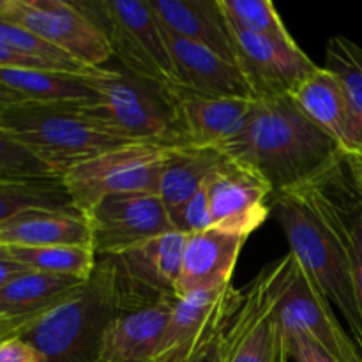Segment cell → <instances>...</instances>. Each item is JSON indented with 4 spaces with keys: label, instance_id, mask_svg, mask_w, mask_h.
<instances>
[{
    "label": "cell",
    "instance_id": "cell-34",
    "mask_svg": "<svg viewBox=\"0 0 362 362\" xmlns=\"http://www.w3.org/2000/svg\"><path fill=\"white\" fill-rule=\"evenodd\" d=\"M288 352L296 362H339L331 352L318 345L304 332H293L286 336Z\"/></svg>",
    "mask_w": 362,
    "mask_h": 362
},
{
    "label": "cell",
    "instance_id": "cell-37",
    "mask_svg": "<svg viewBox=\"0 0 362 362\" xmlns=\"http://www.w3.org/2000/svg\"><path fill=\"white\" fill-rule=\"evenodd\" d=\"M345 168L349 172L354 189H356V193L359 194V198L362 200V147L356 154L345 158Z\"/></svg>",
    "mask_w": 362,
    "mask_h": 362
},
{
    "label": "cell",
    "instance_id": "cell-22",
    "mask_svg": "<svg viewBox=\"0 0 362 362\" xmlns=\"http://www.w3.org/2000/svg\"><path fill=\"white\" fill-rule=\"evenodd\" d=\"M151 6L165 32L237 64L228 20L218 0H151Z\"/></svg>",
    "mask_w": 362,
    "mask_h": 362
},
{
    "label": "cell",
    "instance_id": "cell-28",
    "mask_svg": "<svg viewBox=\"0 0 362 362\" xmlns=\"http://www.w3.org/2000/svg\"><path fill=\"white\" fill-rule=\"evenodd\" d=\"M35 209H74L62 179L0 177V225Z\"/></svg>",
    "mask_w": 362,
    "mask_h": 362
},
{
    "label": "cell",
    "instance_id": "cell-17",
    "mask_svg": "<svg viewBox=\"0 0 362 362\" xmlns=\"http://www.w3.org/2000/svg\"><path fill=\"white\" fill-rule=\"evenodd\" d=\"M292 193L299 194L345 244L362 322V200L350 182L345 163L324 179Z\"/></svg>",
    "mask_w": 362,
    "mask_h": 362
},
{
    "label": "cell",
    "instance_id": "cell-38",
    "mask_svg": "<svg viewBox=\"0 0 362 362\" xmlns=\"http://www.w3.org/2000/svg\"><path fill=\"white\" fill-rule=\"evenodd\" d=\"M27 271L28 269L21 267L16 262H11L7 260V258L0 257V290H2L7 283H11L14 278H18V276L23 274V272Z\"/></svg>",
    "mask_w": 362,
    "mask_h": 362
},
{
    "label": "cell",
    "instance_id": "cell-12",
    "mask_svg": "<svg viewBox=\"0 0 362 362\" xmlns=\"http://www.w3.org/2000/svg\"><path fill=\"white\" fill-rule=\"evenodd\" d=\"M85 216L90 225L92 247L98 260L172 232L168 211L156 193L108 197Z\"/></svg>",
    "mask_w": 362,
    "mask_h": 362
},
{
    "label": "cell",
    "instance_id": "cell-7",
    "mask_svg": "<svg viewBox=\"0 0 362 362\" xmlns=\"http://www.w3.org/2000/svg\"><path fill=\"white\" fill-rule=\"evenodd\" d=\"M175 145L129 141L117 145L66 170L62 182L73 207L88 212L115 194L156 193L163 170Z\"/></svg>",
    "mask_w": 362,
    "mask_h": 362
},
{
    "label": "cell",
    "instance_id": "cell-35",
    "mask_svg": "<svg viewBox=\"0 0 362 362\" xmlns=\"http://www.w3.org/2000/svg\"><path fill=\"white\" fill-rule=\"evenodd\" d=\"M0 362H45L42 356L25 339L7 338L0 341Z\"/></svg>",
    "mask_w": 362,
    "mask_h": 362
},
{
    "label": "cell",
    "instance_id": "cell-14",
    "mask_svg": "<svg viewBox=\"0 0 362 362\" xmlns=\"http://www.w3.org/2000/svg\"><path fill=\"white\" fill-rule=\"evenodd\" d=\"M180 145L223 148L246 126L257 99L207 98L173 85L159 88Z\"/></svg>",
    "mask_w": 362,
    "mask_h": 362
},
{
    "label": "cell",
    "instance_id": "cell-19",
    "mask_svg": "<svg viewBox=\"0 0 362 362\" xmlns=\"http://www.w3.org/2000/svg\"><path fill=\"white\" fill-rule=\"evenodd\" d=\"M165 34L179 87L207 98L255 99L253 90L237 64L205 46L175 37L168 32Z\"/></svg>",
    "mask_w": 362,
    "mask_h": 362
},
{
    "label": "cell",
    "instance_id": "cell-21",
    "mask_svg": "<svg viewBox=\"0 0 362 362\" xmlns=\"http://www.w3.org/2000/svg\"><path fill=\"white\" fill-rule=\"evenodd\" d=\"M246 237L232 235L218 228L187 235L180 267L179 297L197 290L232 285V276Z\"/></svg>",
    "mask_w": 362,
    "mask_h": 362
},
{
    "label": "cell",
    "instance_id": "cell-18",
    "mask_svg": "<svg viewBox=\"0 0 362 362\" xmlns=\"http://www.w3.org/2000/svg\"><path fill=\"white\" fill-rule=\"evenodd\" d=\"M290 98L338 145L345 158L362 147V113L324 67H317Z\"/></svg>",
    "mask_w": 362,
    "mask_h": 362
},
{
    "label": "cell",
    "instance_id": "cell-27",
    "mask_svg": "<svg viewBox=\"0 0 362 362\" xmlns=\"http://www.w3.org/2000/svg\"><path fill=\"white\" fill-rule=\"evenodd\" d=\"M0 257L28 271L88 279L98 265L90 246H0Z\"/></svg>",
    "mask_w": 362,
    "mask_h": 362
},
{
    "label": "cell",
    "instance_id": "cell-20",
    "mask_svg": "<svg viewBox=\"0 0 362 362\" xmlns=\"http://www.w3.org/2000/svg\"><path fill=\"white\" fill-rule=\"evenodd\" d=\"M177 300L127 311L110 322L99 362H156Z\"/></svg>",
    "mask_w": 362,
    "mask_h": 362
},
{
    "label": "cell",
    "instance_id": "cell-3",
    "mask_svg": "<svg viewBox=\"0 0 362 362\" xmlns=\"http://www.w3.org/2000/svg\"><path fill=\"white\" fill-rule=\"evenodd\" d=\"M271 216L281 226L290 253L297 258L317 288L339 311L362 346V322L357 308L352 265L338 233L297 193H276Z\"/></svg>",
    "mask_w": 362,
    "mask_h": 362
},
{
    "label": "cell",
    "instance_id": "cell-26",
    "mask_svg": "<svg viewBox=\"0 0 362 362\" xmlns=\"http://www.w3.org/2000/svg\"><path fill=\"white\" fill-rule=\"evenodd\" d=\"M226 161L228 156L221 148L175 145L159 180L158 194L166 211H173L189 200Z\"/></svg>",
    "mask_w": 362,
    "mask_h": 362
},
{
    "label": "cell",
    "instance_id": "cell-11",
    "mask_svg": "<svg viewBox=\"0 0 362 362\" xmlns=\"http://www.w3.org/2000/svg\"><path fill=\"white\" fill-rule=\"evenodd\" d=\"M0 18L27 28L87 69H98L112 57L98 25L66 0H0Z\"/></svg>",
    "mask_w": 362,
    "mask_h": 362
},
{
    "label": "cell",
    "instance_id": "cell-16",
    "mask_svg": "<svg viewBox=\"0 0 362 362\" xmlns=\"http://www.w3.org/2000/svg\"><path fill=\"white\" fill-rule=\"evenodd\" d=\"M212 228L250 237L271 216L272 189L251 170L233 159L207 180Z\"/></svg>",
    "mask_w": 362,
    "mask_h": 362
},
{
    "label": "cell",
    "instance_id": "cell-15",
    "mask_svg": "<svg viewBox=\"0 0 362 362\" xmlns=\"http://www.w3.org/2000/svg\"><path fill=\"white\" fill-rule=\"evenodd\" d=\"M228 25L235 45V62L246 76L255 99L290 95L317 71V64L297 42L251 34L230 21Z\"/></svg>",
    "mask_w": 362,
    "mask_h": 362
},
{
    "label": "cell",
    "instance_id": "cell-41",
    "mask_svg": "<svg viewBox=\"0 0 362 362\" xmlns=\"http://www.w3.org/2000/svg\"><path fill=\"white\" fill-rule=\"evenodd\" d=\"M7 338H13V332H11V327L7 324H0V341Z\"/></svg>",
    "mask_w": 362,
    "mask_h": 362
},
{
    "label": "cell",
    "instance_id": "cell-29",
    "mask_svg": "<svg viewBox=\"0 0 362 362\" xmlns=\"http://www.w3.org/2000/svg\"><path fill=\"white\" fill-rule=\"evenodd\" d=\"M226 20L243 30L264 37L297 42L271 0H218Z\"/></svg>",
    "mask_w": 362,
    "mask_h": 362
},
{
    "label": "cell",
    "instance_id": "cell-23",
    "mask_svg": "<svg viewBox=\"0 0 362 362\" xmlns=\"http://www.w3.org/2000/svg\"><path fill=\"white\" fill-rule=\"evenodd\" d=\"M87 279L27 271L0 290V324L16 338L25 327L76 292Z\"/></svg>",
    "mask_w": 362,
    "mask_h": 362
},
{
    "label": "cell",
    "instance_id": "cell-10",
    "mask_svg": "<svg viewBox=\"0 0 362 362\" xmlns=\"http://www.w3.org/2000/svg\"><path fill=\"white\" fill-rule=\"evenodd\" d=\"M187 235L166 232L113 257L115 290L124 313L161 300L179 299V279Z\"/></svg>",
    "mask_w": 362,
    "mask_h": 362
},
{
    "label": "cell",
    "instance_id": "cell-6",
    "mask_svg": "<svg viewBox=\"0 0 362 362\" xmlns=\"http://www.w3.org/2000/svg\"><path fill=\"white\" fill-rule=\"evenodd\" d=\"M95 98L74 105L122 141L180 145L159 88L129 73L98 67L90 74Z\"/></svg>",
    "mask_w": 362,
    "mask_h": 362
},
{
    "label": "cell",
    "instance_id": "cell-1",
    "mask_svg": "<svg viewBox=\"0 0 362 362\" xmlns=\"http://www.w3.org/2000/svg\"><path fill=\"white\" fill-rule=\"evenodd\" d=\"M221 151L274 194L303 189L345 163L338 145L290 95L257 99L244 129Z\"/></svg>",
    "mask_w": 362,
    "mask_h": 362
},
{
    "label": "cell",
    "instance_id": "cell-36",
    "mask_svg": "<svg viewBox=\"0 0 362 362\" xmlns=\"http://www.w3.org/2000/svg\"><path fill=\"white\" fill-rule=\"evenodd\" d=\"M6 67H41V69H53L52 66L41 62V60L20 55V53L0 45V69H6Z\"/></svg>",
    "mask_w": 362,
    "mask_h": 362
},
{
    "label": "cell",
    "instance_id": "cell-2",
    "mask_svg": "<svg viewBox=\"0 0 362 362\" xmlns=\"http://www.w3.org/2000/svg\"><path fill=\"white\" fill-rule=\"evenodd\" d=\"M122 313L112 262L99 258L92 276L76 292L16 338L30 343L45 362H99L106 327Z\"/></svg>",
    "mask_w": 362,
    "mask_h": 362
},
{
    "label": "cell",
    "instance_id": "cell-40",
    "mask_svg": "<svg viewBox=\"0 0 362 362\" xmlns=\"http://www.w3.org/2000/svg\"><path fill=\"white\" fill-rule=\"evenodd\" d=\"M20 103H25V99L21 95H18L16 92H13L11 88L0 85V112L6 108H11L14 105H20Z\"/></svg>",
    "mask_w": 362,
    "mask_h": 362
},
{
    "label": "cell",
    "instance_id": "cell-33",
    "mask_svg": "<svg viewBox=\"0 0 362 362\" xmlns=\"http://www.w3.org/2000/svg\"><path fill=\"white\" fill-rule=\"evenodd\" d=\"M172 230L182 235H194V233L207 232L212 228L211 205H209L207 184L200 191L193 194L189 200L184 202L177 209L168 212Z\"/></svg>",
    "mask_w": 362,
    "mask_h": 362
},
{
    "label": "cell",
    "instance_id": "cell-25",
    "mask_svg": "<svg viewBox=\"0 0 362 362\" xmlns=\"http://www.w3.org/2000/svg\"><path fill=\"white\" fill-rule=\"evenodd\" d=\"M41 67H6L0 69V85L11 88L28 103L41 105H80L95 98L90 74Z\"/></svg>",
    "mask_w": 362,
    "mask_h": 362
},
{
    "label": "cell",
    "instance_id": "cell-9",
    "mask_svg": "<svg viewBox=\"0 0 362 362\" xmlns=\"http://www.w3.org/2000/svg\"><path fill=\"white\" fill-rule=\"evenodd\" d=\"M278 320L286 336L304 332L339 362H362L357 343L346 334L327 297L288 251L278 260Z\"/></svg>",
    "mask_w": 362,
    "mask_h": 362
},
{
    "label": "cell",
    "instance_id": "cell-24",
    "mask_svg": "<svg viewBox=\"0 0 362 362\" xmlns=\"http://www.w3.org/2000/svg\"><path fill=\"white\" fill-rule=\"evenodd\" d=\"M0 246L92 247V232L76 209H35L0 225Z\"/></svg>",
    "mask_w": 362,
    "mask_h": 362
},
{
    "label": "cell",
    "instance_id": "cell-8",
    "mask_svg": "<svg viewBox=\"0 0 362 362\" xmlns=\"http://www.w3.org/2000/svg\"><path fill=\"white\" fill-rule=\"evenodd\" d=\"M278 260L240 290V300L221 334V362H288V343L278 320Z\"/></svg>",
    "mask_w": 362,
    "mask_h": 362
},
{
    "label": "cell",
    "instance_id": "cell-5",
    "mask_svg": "<svg viewBox=\"0 0 362 362\" xmlns=\"http://www.w3.org/2000/svg\"><path fill=\"white\" fill-rule=\"evenodd\" d=\"M98 25L126 73L156 88L179 85L166 34L151 0H74Z\"/></svg>",
    "mask_w": 362,
    "mask_h": 362
},
{
    "label": "cell",
    "instance_id": "cell-31",
    "mask_svg": "<svg viewBox=\"0 0 362 362\" xmlns=\"http://www.w3.org/2000/svg\"><path fill=\"white\" fill-rule=\"evenodd\" d=\"M0 45L20 53V55L41 60V62L52 66L53 69L71 71V73H85V71H88L87 67L78 64L69 55L60 52L59 48L42 41L41 37L32 34L27 28L20 27L16 23H11V21L4 20V18H0Z\"/></svg>",
    "mask_w": 362,
    "mask_h": 362
},
{
    "label": "cell",
    "instance_id": "cell-4",
    "mask_svg": "<svg viewBox=\"0 0 362 362\" xmlns=\"http://www.w3.org/2000/svg\"><path fill=\"white\" fill-rule=\"evenodd\" d=\"M0 131L23 145L59 177L85 159L129 144L103 129L74 105L20 103L0 112Z\"/></svg>",
    "mask_w": 362,
    "mask_h": 362
},
{
    "label": "cell",
    "instance_id": "cell-39",
    "mask_svg": "<svg viewBox=\"0 0 362 362\" xmlns=\"http://www.w3.org/2000/svg\"><path fill=\"white\" fill-rule=\"evenodd\" d=\"M187 362H221V336Z\"/></svg>",
    "mask_w": 362,
    "mask_h": 362
},
{
    "label": "cell",
    "instance_id": "cell-13",
    "mask_svg": "<svg viewBox=\"0 0 362 362\" xmlns=\"http://www.w3.org/2000/svg\"><path fill=\"white\" fill-rule=\"evenodd\" d=\"M240 300L232 285L197 290L179 297L173 306L156 362H187L225 331Z\"/></svg>",
    "mask_w": 362,
    "mask_h": 362
},
{
    "label": "cell",
    "instance_id": "cell-30",
    "mask_svg": "<svg viewBox=\"0 0 362 362\" xmlns=\"http://www.w3.org/2000/svg\"><path fill=\"white\" fill-rule=\"evenodd\" d=\"M324 69L338 80L362 113V48L343 35H332L325 45Z\"/></svg>",
    "mask_w": 362,
    "mask_h": 362
},
{
    "label": "cell",
    "instance_id": "cell-32",
    "mask_svg": "<svg viewBox=\"0 0 362 362\" xmlns=\"http://www.w3.org/2000/svg\"><path fill=\"white\" fill-rule=\"evenodd\" d=\"M0 177L62 179L4 131H0Z\"/></svg>",
    "mask_w": 362,
    "mask_h": 362
}]
</instances>
